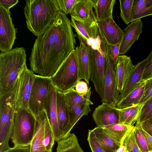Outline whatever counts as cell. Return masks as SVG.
I'll list each match as a JSON object with an SVG mask.
<instances>
[{
    "label": "cell",
    "instance_id": "6da1fadb",
    "mask_svg": "<svg viewBox=\"0 0 152 152\" xmlns=\"http://www.w3.org/2000/svg\"><path fill=\"white\" fill-rule=\"evenodd\" d=\"M76 36L71 20L60 10L52 25L35 40L29 59L31 70L44 77L53 76L75 49Z\"/></svg>",
    "mask_w": 152,
    "mask_h": 152
},
{
    "label": "cell",
    "instance_id": "7a4b0ae2",
    "mask_svg": "<svg viewBox=\"0 0 152 152\" xmlns=\"http://www.w3.org/2000/svg\"><path fill=\"white\" fill-rule=\"evenodd\" d=\"M24 8L26 26L37 37L56 20L60 10L56 0H26Z\"/></svg>",
    "mask_w": 152,
    "mask_h": 152
},
{
    "label": "cell",
    "instance_id": "3957f363",
    "mask_svg": "<svg viewBox=\"0 0 152 152\" xmlns=\"http://www.w3.org/2000/svg\"><path fill=\"white\" fill-rule=\"evenodd\" d=\"M26 50L16 48L0 54V94L8 93L16 85L26 64Z\"/></svg>",
    "mask_w": 152,
    "mask_h": 152
},
{
    "label": "cell",
    "instance_id": "277c9868",
    "mask_svg": "<svg viewBox=\"0 0 152 152\" xmlns=\"http://www.w3.org/2000/svg\"><path fill=\"white\" fill-rule=\"evenodd\" d=\"M36 120L28 109L15 108L11 139L14 146L30 145Z\"/></svg>",
    "mask_w": 152,
    "mask_h": 152
},
{
    "label": "cell",
    "instance_id": "5b68a950",
    "mask_svg": "<svg viewBox=\"0 0 152 152\" xmlns=\"http://www.w3.org/2000/svg\"><path fill=\"white\" fill-rule=\"evenodd\" d=\"M99 36L94 43L89 46V59L90 79L99 96H103L106 59L101 47Z\"/></svg>",
    "mask_w": 152,
    "mask_h": 152
},
{
    "label": "cell",
    "instance_id": "8992f818",
    "mask_svg": "<svg viewBox=\"0 0 152 152\" xmlns=\"http://www.w3.org/2000/svg\"><path fill=\"white\" fill-rule=\"evenodd\" d=\"M56 90L65 93L79 81L77 57L74 50L61 64L55 74L50 77Z\"/></svg>",
    "mask_w": 152,
    "mask_h": 152
},
{
    "label": "cell",
    "instance_id": "52a82bcc",
    "mask_svg": "<svg viewBox=\"0 0 152 152\" xmlns=\"http://www.w3.org/2000/svg\"><path fill=\"white\" fill-rule=\"evenodd\" d=\"M17 86V82L10 91L0 94V143L3 145H8L11 139Z\"/></svg>",
    "mask_w": 152,
    "mask_h": 152
},
{
    "label": "cell",
    "instance_id": "ba28073f",
    "mask_svg": "<svg viewBox=\"0 0 152 152\" xmlns=\"http://www.w3.org/2000/svg\"><path fill=\"white\" fill-rule=\"evenodd\" d=\"M101 47L105 57L106 69L104 74L102 103H104L116 107L119 102L120 93L118 91L116 76V65L108 53L103 39L100 38Z\"/></svg>",
    "mask_w": 152,
    "mask_h": 152
},
{
    "label": "cell",
    "instance_id": "9c48e42d",
    "mask_svg": "<svg viewBox=\"0 0 152 152\" xmlns=\"http://www.w3.org/2000/svg\"><path fill=\"white\" fill-rule=\"evenodd\" d=\"M54 87L50 77L36 75L28 104V109L35 117L45 111V101Z\"/></svg>",
    "mask_w": 152,
    "mask_h": 152
},
{
    "label": "cell",
    "instance_id": "30bf717a",
    "mask_svg": "<svg viewBox=\"0 0 152 152\" xmlns=\"http://www.w3.org/2000/svg\"><path fill=\"white\" fill-rule=\"evenodd\" d=\"M10 10L0 5V50L1 52L11 50L16 39L15 28Z\"/></svg>",
    "mask_w": 152,
    "mask_h": 152
},
{
    "label": "cell",
    "instance_id": "8fae6325",
    "mask_svg": "<svg viewBox=\"0 0 152 152\" xmlns=\"http://www.w3.org/2000/svg\"><path fill=\"white\" fill-rule=\"evenodd\" d=\"M36 75L26 64L17 81L15 108L28 109V101Z\"/></svg>",
    "mask_w": 152,
    "mask_h": 152
},
{
    "label": "cell",
    "instance_id": "7c38bea8",
    "mask_svg": "<svg viewBox=\"0 0 152 152\" xmlns=\"http://www.w3.org/2000/svg\"><path fill=\"white\" fill-rule=\"evenodd\" d=\"M71 23L77 35L89 45H91L98 37V29L96 19L85 20L71 15Z\"/></svg>",
    "mask_w": 152,
    "mask_h": 152
},
{
    "label": "cell",
    "instance_id": "4fadbf2b",
    "mask_svg": "<svg viewBox=\"0 0 152 152\" xmlns=\"http://www.w3.org/2000/svg\"><path fill=\"white\" fill-rule=\"evenodd\" d=\"M98 34L109 45L121 43L124 35L122 30L116 24L113 18L97 21Z\"/></svg>",
    "mask_w": 152,
    "mask_h": 152
},
{
    "label": "cell",
    "instance_id": "5bb4252c",
    "mask_svg": "<svg viewBox=\"0 0 152 152\" xmlns=\"http://www.w3.org/2000/svg\"><path fill=\"white\" fill-rule=\"evenodd\" d=\"M92 117L97 127L103 128L119 123V116L116 107L103 103L93 112Z\"/></svg>",
    "mask_w": 152,
    "mask_h": 152
},
{
    "label": "cell",
    "instance_id": "9a60e30c",
    "mask_svg": "<svg viewBox=\"0 0 152 152\" xmlns=\"http://www.w3.org/2000/svg\"><path fill=\"white\" fill-rule=\"evenodd\" d=\"M57 90L55 87L47 97L44 108L48 121L53 131L55 141L58 142L61 139L57 120L56 106Z\"/></svg>",
    "mask_w": 152,
    "mask_h": 152
},
{
    "label": "cell",
    "instance_id": "2e32d148",
    "mask_svg": "<svg viewBox=\"0 0 152 152\" xmlns=\"http://www.w3.org/2000/svg\"><path fill=\"white\" fill-rule=\"evenodd\" d=\"M80 42L79 46L75 50L78 69L79 81L84 80L89 84L90 79L89 52V46L82 39L78 37Z\"/></svg>",
    "mask_w": 152,
    "mask_h": 152
},
{
    "label": "cell",
    "instance_id": "e0dca14e",
    "mask_svg": "<svg viewBox=\"0 0 152 152\" xmlns=\"http://www.w3.org/2000/svg\"><path fill=\"white\" fill-rule=\"evenodd\" d=\"M142 28V23L140 19L132 22L123 30L124 35L120 43L119 55H123L129 50L143 32Z\"/></svg>",
    "mask_w": 152,
    "mask_h": 152
},
{
    "label": "cell",
    "instance_id": "ac0fdd59",
    "mask_svg": "<svg viewBox=\"0 0 152 152\" xmlns=\"http://www.w3.org/2000/svg\"><path fill=\"white\" fill-rule=\"evenodd\" d=\"M35 117V129L30 144V152H53L52 150H47L44 146L42 142L45 124L47 120L45 111H43Z\"/></svg>",
    "mask_w": 152,
    "mask_h": 152
},
{
    "label": "cell",
    "instance_id": "d6986e66",
    "mask_svg": "<svg viewBox=\"0 0 152 152\" xmlns=\"http://www.w3.org/2000/svg\"><path fill=\"white\" fill-rule=\"evenodd\" d=\"M134 66L130 57L124 55L119 56L116 73L118 88L120 93L122 91Z\"/></svg>",
    "mask_w": 152,
    "mask_h": 152
},
{
    "label": "cell",
    "instance_id": "ffe728a7",
    "mask_svg": "<svg viewBox=\"0 0 152 152\" xmlns=\"http://www.w3.org/2000/svg\"><path fill=\"white\" fill-rule=\"evenodd\" d=\"M146 62V58L142 61L134 65L133 70L125 83L123 90L120 94L119 101L142 82V77Z\"/></svg>",
    "mask_w": 152,
    "mask_h": 152
},
{
    "label": "cell",
    "instance_id": "44dd1931",
    "mask_svg": "<svg viewBox=\"0 0 152 152\" xmlns=\"http://www.w3.org/2000/svg\"><path fill=\"white\" fill-rule=\"evenodd\" d=\"M56 106L57 120L61 138L64 137L69 121V112L64 93L57 90Z\"/></svg>",
    "mask_w": 152,
    "mask_h": 152
},
{
    "label": "cell",
    "instance_id": "7402d4cb",
    "mask_svg": "<svg viewBox=\"0 0 152 152\" xmlns=\"http://www.w3.org/2000/svg\"><path fill=\"white\" fill-rule=\"evenodd\" d=\"M93 104L90 99L84 101L80 103L72 112L69 113V123L63 138L70 133L72 129L81 118L88 114L91 111L90 105Z\"/></svg>",
    "mask_w": 152,
    "mask_h": 152
},
{
    "label": "cell",
    "instance_id": "603a6c76",
    "mask_svg": "<svg viewBox=\"0 0 152 152\" xmlns=\"http://www.w3.org/2000/svg\"><path fill=\"white\" fill-rule=\"evenodd\" d=\"M93 0H78L70 15L81 20L96 19Z\"/></svg>",
    "mask_w": 152,
    "mask_h": 152
},
{
    "label": "cell",
    "instance_id": "cb8c5ba5",
    "mask_svg": "<svg viewBox=\"0 0 152 152\" xmlns=\"http://www.w3.org/2000/svg\"><path fill=\"white\" fill-rule=\"evenodd\" d=\"M145 84V81L141 83L125 97L119 102L117 107L123 109L140 104L143 95Z\"/></svg>",
    "mask_w": 152,
    "mask_h": 152
},
{
    "label": "cell",
    "instance_id": "d4e9b609",
    "mask_svg": "<svg viewBox=\"0 0 152 152\" xmlns=\"http://www.w3.org/2000/svg\"><path fill=\"white\" fill-rule=\"evenodd\" d=\"M97 21L113 18V12L115 0H93Z\"/></svg>",
    "mask_w": 152,
    "mask_h": 152
},
{
    "label": "cell",
    "instance_id": "484cf974",
    "mask_svg": "<svg viewBox=\"0 0 152 152\" xmlns=\"http://www.w3.org/2000/svg\"><path fill=\"white\" fill-rule=\"evenodd\" d=\"M143 105V104H139L123 109L117 108L119 116L118 123L134 126L137 121Z\"/></svg>",
    "mask_w": 152,
    "mask_h": 152
},
{
    "label": "cell",
    "instance_id": "4316f807",
    "mask_svg": "<svg viewBox=\"0 0 152 152\" xmlns=\"http://www.w3.org/2000/svg\"><path fill=\"white\" fill-rule=\"evenodd\" d=\"M93 130L104 152H117L120 143L106 133L102 127L96 126Z\"/></svg>",
    "mask_w": 152,
    "mask_h": 152
},
{
    "label": "cell",
    "instance_id": "83f0119b",
    "mask_svg": "<svg viewBox=\"0 0 152 152\" xmlns=\"http://www.w3.org/2000/svg\"><path fill=\"white\" fill-rule=\"evenodd\" d=\"M57 143L56 152H84L74 133H70Z\"/></svg>",
    "mask_w": 152,
    "mask_h": 152
},
{
    "label": "cell",
    "instance_id": "f1b7e54d",
    "mask_svg": "<svg viewBox=\"0 0 152 152\" xmlns=\"http://www.w3.org/2000/svg\"><path fill=\"white\" fill-rule=\"evenodd\" d=\"M152 15V0H134L132 22Z\"/></svg>",
    "mask_w": 152,
    "mask_h": 152
},
{
    "label": "cell",
    "instance_id": "f546056e",
    "mask_svg": "<svg viewBox=\"0 0 152 152\" xmlns=\"http://www.w3.org/2000/svg\"><path fill=\"white\" fill-rule=\"evenodd\" d=\"M134 127L118 123L107 125L102 128L106 133L121 144L126 135Z\"/></svg>",
    "mask_w": 152,
    "mask_h": 152
},
{
    "label": "cell",
    "instance_id": "4dcf8cb0",
    "mask_svg": "<svg viewBox=\"0 0 152 152\" xmlns=\"http://www.w3.org/2000/svg\"><path fill=\"white\" fill-rule=\"evenodd\" d=\"M91 88H89L87 93L84 95L78 93L73 88L64 93L69 113L72 112L80 103L90 99L91 94Z\"/></svg>",
    "mask_w": 152,
    "mask_h": 152
},
{
    "label": "cell",
    "instance_id": "1f68e13d",
    "mask_svg": "<svg viewBox=\"0 0 152 152\" xmlns=\"http://www.w3.org/2000/svg\"><path fill=\"white\" fill-rule=\"evenodd\" d=\"M133 129L136 142L141 152H152L147 139L139 125L136 124Z\"/></svg>",
    "mask_w": 152,
    "mask_h": 152
},
{
    "label": "cell",
    "instance_id": "d6a6232c",
    "mask_svg": "<svg viewBox=\"0 0 152 152\" xmlns=\"http://www.w3.org/2000/svg\"><path fill=\"white\" fill-rule=\"evenodd\" d=\"M134 0H119L121 17L126 25L132 22V14Z\"/></svg>",
    "mask_w": 152,
    "mask_h": 152
},
{
    "label": "cell",
    "instance_id": "836d02e7",
    "mask_svg": "<svg viewBox=\"0 0 152 152\" xmlns=\"http://www.w3.org/2000/svg\"><path fill=\"white\" fill-rule=\"evenodd\" d=\"M55 141L54 135L47 119L45 124L42 141L43 146L47 150H52Z\"/></svg>",
    "mask_w": 152,
    "mask_h": 152
},
{
    "label": "cell",
    "instance_id": "e575fe53",
    "mask_svg": "<svg viewBox=\"0 0 152 152\" xmlns=\"http://www.w3.org/2000/svg\"><path fill=\"white\" fill-rule=\"evenodd\" d=\"M133 128L126 135L121 144L125 146L126 151L129 152H141L136 142Z\"/></svg>",
    "mask_w": 152,
    "mask_h": 152
},
{
    "label": "cell",
    "instance_id": "d590c367",
    "mask_svg": "<svg viewBox=\"0 0 152 152\" xmlns=\"http://www.w3.org/2000/svg\"><path fill=\"white\" fill-rule=\"evenodd\" d=\"M152 118V97L143 105L136 124H139L143 122Z\"/></svg>",
    "mask_w": 152,
    "mask_h": 152
},
{
    "label": "cell",
    "instance_id": "8d00e7d4",
    "mask_svg": "<svg viewBox=\"0 0 152 152\" xmlns=\"http://www.w3.org/2000/svg\"><path fill=\"white\" fill-rule=\"evenodd\" d=\"M59 8L66 15L70 14L73 11L78 0H56Z\"/></svg>",
    "mask_w": 152,
    "mask_h": 152
},
{
    "label": "cell",
    "instance_id": "74e56055",
    "mask_svg": "<svg viewBox=\"0 0 152 152\" xmlns=\"http://www.w3.org/2000/svg\"><path fill=\"white\" fill-rule=\"evenodd\" d=\"M87 141L92 152H104L96 138L93 129H89Z\"/></svg>",
    "mask_w": 152,
    "mask_h": 152
},
{
    "label": "cell",
    "instance_id": "f35d334b",
    "mask_svg": "<svg viewBox=\"0 0 152 152\" xmlns=\"http://www.w3.org/2000/svg\"><path fill=\"white\" fill-rule=\"evenodd\" d=\"M146 58V64L142 76V82L152 77V47L151 52Z\"/></svg>",
    "mask_w": 152,
    "mask_h": 152
},
{
    "label": "cell",
    "instance_id": "ab89813d",
    "mask_svg": "<svg viewBox=\"0 0 152 152\" xmlns=\"http://www.w3.org/2000/svg\"><path fill=\"white\" fill-rule=\"evenodd\" d=\"M105 42L109 55L114 64L116 65L119 56V51L120 43L112 45H109L105 41Z\"/></svg>",
    "mask_w": 152,
    "mask_h": 152
},
{
    "label": "cell",
    "instance_id": "60d3db41",
    "mask_svg": "<svg viewBox=\"0 0 152 152\" xmlns=\"http://www.w3.org/2000/svg\"><path fill=\"white\" fill-rule=\"evenodd\" d=\"M145 81V84L144 92L140 104H143L152 97V77Z\"/></svg>",
    "mask_w": 152,
    "mask_h": 152
},
{
    "label": "cell",
    "instance_id": "b9f144b4",
    "mask_svg": "<svg viewBox=\"0 0 152 152\" xmlns=\"http://www.w3.org/2000/svg\"><path fill=\"white\" fill-rule=\"evenodd\" d=\"M88 83L83 81L79 80L75 86V89L79 94L81 95H85L88 91L89 88Z\"/></svg>",
    "mask_w": 152,
    "mask_h": 152
},
{
    "label": "cell",
    "instance_id": "7bdbcfd3",
    "mask_svg": "<svg viewBox=\"0 0 152 152\" xmlns=\"http://www.w3.org/2000/svg\"><path fill=\"white\" fill-rule=\"evenodd\" d=\"M138 125L143 130L152 137V118Z\"/></svg>",
    "mask_w": 152,
    "mask_h": 152
},
{
    "label": "cell",
    "instance_id": "ee69618b",
    "mask_svg": "<svg viewBox=\"0 0 152 152\" xmlns=\"http://www.w3.org/2000/svg\"><path fill=\"white\" fill-rule=\"evenodd\" d=\"M2 152H30V145L14 146Z\"/></svg>",
    "mask_w": 152,
    "mask_h": 152
},
{
    "label": "cell",
    "instance_id": "f6af8a7d",
    "mask_svg": "<svg viewBox=\"0 0 152 152\" xmlns=\"http://www.w3.org/2000/svg\"><path fill=\"white\" fill-rule=\"evenodd\" d=\"M18 2V0H0V5L6 9L10 10Z\"/></svg>",
    "mask_w": 152,
    "mask_h": 152
},
{
    "label": "cell",
    "instance_id": "bcb514c9",
    "mask_svg": "<svg viewBox=\"0 0 152 152\" xmlns=\"http://www.w3.org/2000/svg\"><path fill=\"white\" fill-rule=\"evenodd\" d=\"M143 133L147 139L152 152V137L148 134L143 130Z\"/></svg>",
    "mask_w": 152,
    "mask_h": 152
},
{
    "label": "cell",
    "instance_id": "7dc6e473",
    "mask_svg": "<svg viewBox=\"0 0 152 152\" xmlns=\"http://www.w3.org/2000/svg\"><path fill=\"white\" fill-rule=\"evenodd\" d=\"M126 150L125 146L123 144H121L118 149L117 152H125Z\"/></svg>",
    "mask_w": 152,
    "mask_h": 152
},
{
    "label": "cell",
    "instance_id": "c3c4849f",
    "mask_svg": "<svg viewBox=\"0 0 152 152\" xmlns=\"http://www.w3.org/2000/svg\"><path fill=\"white\" fill-rule=\"evenodd\" d=\"M125 152H128V151H126H126H125Z\"/></svg>",
    "mask_w": 152,
    "mask_h": 152
}]
</instances>
